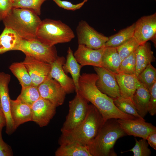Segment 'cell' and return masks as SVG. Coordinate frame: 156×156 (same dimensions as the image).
Masks as SVG:
<instances>
[{
  "label": "cell",
  "mask_w": 156,
  "mask_h": 156,
  "mask_svg": "<svg viewBox=\"0 0 156 156\" xmlns=\"http://www.w3.org/2000/svg\"><path fill=\"white\" fill-rule=\"evenodd\" d=\"M98 78V76L96 74L83 73L79 79V89L77 92L97 109L102 115L104 122L112 118H137L119 110L114 104L113 99L98 89L96 84Z\"/></svg>",
  "instance_id": "cell-1"
},
{
  "label": "cell",
  "mask_w": 156,
  "mask_h": 156,
  "mask_svg": "<svg viewBox=\"0 0 156 156\" xmlns=\"http://www.w3.org/2000/svg\"><path fill=\"white\" fill-rule=\"evenodd\" d=\"M104 123L97 109L92 104L89 105L84 120L72 130L62 133L59 144L75 143L87 146L96 137Z\"/></svg>",
  "instance_id": "cell-2"
},
{
  "label": "cell",
  "mask_w": 156,
  "mask_h": 156,
  "mask_svg": "<svg viewBox=\"0 0 156 156\" xmlns=\"http://www.w3.org/2000/svg\"><path fill=\"white\" fill-rule=\"evenodd\" d=\"M127 135L117 119H110L105 122L96 137L87 146L92 156H116L114 145L118 139Z\"/></svg>",
  "instance_id": "cell-3"
},
{
  "label": "cell",
  "mask_w": 156,
  "mask_h": 156,
  "mask_svg": "<svg viewBox=\"0 0 156 156\" xmlns=\"http://www.w3.org/2000/svg\"><path fill=\"white\" fill-rule=\"evenodd\" d=\"M5 27L16 32L22 39H36V33L42 20L29 9L12 8L2 21Z\"/></svg>",
  "instance_id": "cell-4"
},
{
  "label": "cell",
  "mask_w": 156,
  "mask_h": 156,
  "mask_svg": "<svg viewBox=\"0 0 156 156\" xmlns=\"http://www.w3.org/2000/svg\"><path fill=\"white\" fill-rule=\"evenodd\" d=\"M75 37L68 25L60 20L46 18L42 21L36 33V39L49 46L69 42Z\"/></svg>",
  "instance_id": "cell-5"
},
{
  "label": "cell",
  "mask_w": 156,
  "mask_h": 156,
  "mask_svg": "<svg viewBox=\"0 0 156 156\" xmlns=\"http://www.w3.org/2000/svg\"><path fill=\"white\" fill-rule=\"evenodd\" d=\"M17 50L37 60L51 64L57 57L55 46L47 45L37 39L22 40Z\"/></svg>",
  "instance_id": "cell-6"
},
{
  "label": "cell",
  "mask_w": 156,
  "mask_h": 156,
  "mask_svg": "<svg viewBox=\"0 0 156 156\" xmlns=\"http://www.w3.org/2000/svg\"><path fill=\"white\" fill-rule=\"evenodd\" d=\"M74 98L69 103V111L63 126L62 133L69 131L73 129L85 118L89 105V102L78 92Z\"/></svg>",
  "instance_id": "cell-7"
},
{
  "label": "cell",
  "mask_w": 156,
  "mask_h": 156,
  "mask_svg": "<svg viewBox=\"0 0 156 156\" xmlns=\"http://www.w3.org/2000/svg\"><path fill=\"white\" fill-rule=\"evenodd\" d=\"M76 31L78 45L92 49H98L105 47L108 40V37L97 31L84 20L79 22Z\"/></svg>",
  "instance_id": "cell-8"
},
{
  "label": "cell",
  "mask_w": 156,
  "mask_h": 156,
  "mask_svg": "<svg viewBox=\"0 0 156 156\" xmlns=\"http://www.w3.org/2000/svg\"><path fill=\"white\" fill-rule=\"evenodd\" d=\"M38 87L42 98L49 101L56 107L63 104L66 93L54 79L49 76Z\"/></svg>",
  "instance_id": "cell-9"
},
{
  "label": "cell",
  "mask_w": 156,
  "mask_h": 156,
  "mask_svg": "<svg viewBox=\"0 0 156 156\" xmlns=\"http://www.w3.org/2000/svg\"><path fill=\"white\" fill-rule=\"evenodd\" d=\"M94 67L98 76L96 83L98 89L112 98L120 96L119 88L114 74L103 67Z\"/></svg>",
  "instance_id": "cell-10"
},
{
  "label": "cell",
  "mask_w": 156,
  "mask_h": 156,
  "mask_svg": "<svg viewBox=\"0 0 156 156\" xmlns=\"http://www.w3.org/2000/svg\"><path fill=\"white\" fill-rule=\"evenodd\" d=\"M133 37L140 44L155 39L156 34V13L141 17L135 23Z\"/></svg>",
  "instance_id": "cell-11"
},
{
  "label": "cell",
  "mask_w": 156,
  "mask_h": 156,
  "mask_svg": "<svg viewBox=\"0 0 156 156\" xmlns=\"http://www.w3.org/2000/svg\"><path fill=\"white\" fill-rule=\"evenodd\" d=\"M11 79L9 74L0 72V98L2 111L5 116L6 133L12 134L16 130L12 118L10 107V100L9 93L8 85Z\"/></svg>",
  "instance_id": "cell-12"
},
{
  "label": "cell",
  "mask_w": 156,
  "mask_h": 156,
  "mask_svg": "<svg viewBox=\"0 0 156 156\" xmlns=\"http://www.w3.org/2000/svg\"><path fill=\"white\" fill-rule=\"evenodd\" d=\"M22 62L29 74L33 85L35 86L38 87L49 75L51 69L50 64L28 55H26Z\"/></svg>",
  "instance_id": "cell-13"
},
{
  "label": "cell",
  "mask_w": 156,
  "mask_h": 156,
  "mask_svg": "<svg viewBox=\"0 0 156 156\" xmlns=\"http://www.w3.org/2000/svg\"><path fill=\"white\" fill-rule=\"evenodd\" d=\"M31 107V121L43 127L48 125L55 115L56 107L49 101L40 97Z\"/></svg>",
  "instance_id": "cell-14"
},
{
  "label": "cell",
  "mask_w": 156,
  "mask_h": 156,
  "mask_svg": "<svg viewBox=\"0 0 156 156\" xmlns=\"http://www.w3.org/2000/svg\"><path fill=\"white\" fill-rule=\"evenodd\" d=\"M117 121L127 134L141 138L146 140L152 132L156 131V127L145 120L139 118L134 119H118Z\"/></svg>",
  "instance_id": "cell-15"
},
{
  "label": "cell",
  "mask_w": 156,
  "mask_h": 156,
  "mask_svg": "<svg viewBox=\"0 0 156 156\" xmlns=\"http://www.w3.org/2000/svg\"><path fill=\"white\" fill-rule=\"evenodd\" d=\"M105 47L93 49L85 45H78L74 54L77 62L82 67L90 65L102 67V58Z\"/></svg>",
  "instance_id": "cell-16"
},
{
  "label": "cell",
  "mask_w": 156,
  "mask_h": 156,
  "mask_svg": "<svg viewBox=\"0 0 156 156\" xmlns=\"http://www.w3.org/2000/svg\"><path fill=\"white\" fill-rule=\"evenodd\" d=\"M66 61L63 56H58L51 64V69L49 76L57 81L64 90L66 94L73 92L75 87L72 78L64 72L62 66Z\"/></svg>",
  "instance_id": "cell-17"
},
{
  "label": "cell",
  "mask_w": 156,
  "mask_h": 156,
  "mask_svg": "<svg viewBox=\"0 0 156 156\" xmlns=\"http://www.w3.org/2000/svg\"><path fill=\"white\" fill-rule=\"evenodd\" d=\"M10 112L15 129L20 125L31 121V106L16 99L10 100Z\"/></svg>",
  "instance_id": "cell-18"
},
{
  "label": "cell",
  "mask_w": 156,
  "mask_h": 156,
  "mask_svg": "<svg viewBox=\"0 0 156 156\" xmlns=\"http://www.w3.org/2000/svg\"><path fill=\"white\" fill-rule=\"evenodd\" d=\"M114 75L119 88L120 96L132 100L139 83L136 77L122 73Z\"/></svg>",
  "instance_id": "cell-19"
},
{
  "label": "cell",
  "mask_w": 156,
  "mask_h": 156,
  "mask_svg": "<svg viewBox=\"0 0 156 156\" xmlns=\"http://www.w3.org/2000/svg\"><path fill=\"white\" fill-rule=\"evenodd\" d=\"M136 77L149 64L155 61L151 44L146 42L140 44L135 51Z\"/></svg>",
  "instance_id": "cell-20"
},
{
  "label": "cell",
  "mask_w": 156,
  "mask_h": 156,
  "mask_svg": "<svg viewBox=\"0 0 156 156\" xmlns=\"http://www.w3.org/2000/svg\"><path fill=\"white\" fill-rule=\"evenodd\" d=\"M22 38L10 28L5 27L0 35V54L17 50Z\"/></svg>",
  "instance_id": "cell-21"
},
{
  "label": "cell",
  "mask_w": 156,
  "mask_h": 156,
  "mask_svg": "<svg viewBox=\"0 0 156 156\" xmlns=\"http://www.w3.org/2000/svg\"><path fill=\"white\" fill-rule=\"evenodd\" d=\"M149 90L140 82L132 98L138 114L144 118L148 112Z\"/></svg>",
  "instance_id": "cell-22"
},
{
  "label": "cell",
  "mask_w": 156,
  "mask_h": 156,
  "mask_svg": "<svg viewBox=\"0 0 156 156\" xmlns=\"http://www.w3.org/2000/svg\"><path fill=\"white\" fill-rule=\"evenodd\" d=\"M122 60L116 48L105 47L102 60V67L114 74L119 73Z\"/></svg>",
  "instance_id": "cell-23"
},
{
  "label": "cell",
  "mask_w": 156,
  "mask_h": 156,
  "mask_svg": "<svg viewBox=\"0 0 156 156\" xmlns=\"http://www.w3.org/2000/svg\"><path fill=\"white\" fill-rule=\"evenodd\" d=\"M82 67L76 60L71 49L69 47L67 51L66 60L62 68L66 74L69 73L71 75L75 84L76 92L79 89V80Z\"/></svg>",
  "instance_id": "cell-24"
},
{
  "label": "cell",
  "mask_w": 156,
  "mask_h": 156,
  "mask_svg": "<svg viewBox=\"0 0 156 156\" xmlns=\"http://www.w3.org/2000/svg\"><path fill=\"white\" fill-rule=\"evenodd\" d=\"M56 156H92L87 146L70 143L60 145L55 153Z\"/></svg>",
  "instance_id": "cell-25"
},
{
  "label": "cell",
  "mask_w": 156,
  "mask_h": 156,
  "mask_svg": "<svg viewBox=\"0 0 156 156\" xmlns=\"http://www.w3.org/2000/svg\"><path fill=\"white\" fill-rule=\"evenodd\" d=\"M135 25V23L117 33L108 37L105 47L116 48L133 37Z\"/></svg>",
  "instance_id": "cell-26"
},
{
  "label": "cell",
  "mask_w": 156,
  "mask_h": 156,
  "mask_svg": "<svg viewBox=\"0 0 156 156\" xmlns=\"http://www.w3.org/2000/svg\"><path fill=\"white\" fill-rule=\"evenodd\" d=\"M9 68L17 78L22 88L33 85L30 76L23 62H14L10 65Z\"/></svg>",
  "instance_id": "cell-27"
},
{
  "label": "cell",
  "mask_w": 156,
  "mask_h": 156,
  "mask_svg": "<svg viewBox=\"0 0 156 156\" xmlns=\"http://www.w3.org/2000/svg\"><path fill=\"white\" fill-rule=\"evenodd\" d=\"M113 99L114 104L121 112L133 116L137 118L144 119L138 113L131 99L124 98L121 96Z\"/></svg>",
  "instance_id": "cell-28"
},
{
  "label": "cell",
  "mask_w": 156,
  "mask_h": 156,
  "mask_svg": "<svg viewBox=\"0 0 156 156\" xmlns=\"http://www.w3.org/2000/svg\"><path fill=\"white\" fill-rule=\"evenodd\" d=\"M137 77L139 82L149 90L156 83V69L150 64Z\"/></svg>",
  "instance_id": "cell-29"
},
{
  "label": "cell",
  "mask_w": 156,
  "mask_h": 156,
  "mask_svg": "<svg viewBox=\"0 0 156 156\" xmlns=\"http://www.w3.org/2000/svg\"><path fill=\"white\" fill-rule=\"evenodd\" d=\"M40 97L38 87L32 85L22 88L21 93L16 99L31 106Z\"/></svg>",
  "instance_id": "cell-30"
},
{
  "label": "cell",
  "mask_w": 156,
  "mask_h": 156,
  "mask_svg": "<svg viewBox=\"0 0 156 156\" xmlns=\"http://www.w3.org/2000/svg\"><path fill=\"white\" fill-rule=\"evenodd\" d=\"M48 0H13V8L29 9L39 16L41 14L42 5Z\"/></svg>",
  "instance_id": "cell-31"
},
{
  "label": "cell",
  "mask_w": 156,
  "mask_h": 156,
  "mask_svg": "<svg viewBox=\"0 0 156 156\" xmlns=\"http://www.w3.org/2000/svg\"><path fill=\"white\" fill-rule=\"evenodd\" d=\"M135 51L122 60L119 73L136 76Z\"/></svg>",
  "instance_id": "cell-32"
},
{
  "label": "cell",
  "mask_w": 156,
  "mask_h": 156,
  "mask_svg": "<svg viewBox=\"0 0 156 156\" xmlns=\"http://www.w3.org/2000/svg\"><path fill=\"white\" fill-rule=\"evenodd\" d=\"M140 45V44L133 37L116 47L122 60L135 51Z\"/></svg>",
  "instance_id": "cell-33"
},
{
  "label": "cell",
  "mask_w": 156,
  "mask_h": 156,
  "mask_svg": "<svg viewBox=\"0 0 156 156\" xmlns=\"http://www.w3.org/2000/svg\"><path fill=\"white\" fill-rule=\"evenodd\" d=\"M135 146L129 150L121 152V153L128 151H132L133 156H149L151 153V150L148 148V144L146 140L142 138L139 140L135 139Z\"/></svg>",
  "instance_id": "cell-34"
},
{
  "label": "cell",
  "mask_w": 156,
  "mask_h": 156,
  "mask_svg": "<svg viewBox=\"0 0 156 156\" xmlns=\"http://www.w3.org/2000/svg\"><path fill=\"white\" fill-rule=\"evenodd\" d=\"M55 3L60 7L65 10L75 11L80 9L88 0H83L81 3L74 4L66 1L62 0H53Z\"/></svg>",
  "instance_id": "cell-35"
},
{
  "label": "cell",
  "mask_w": 156,
  "mask_h": 156,
  "mask_svg": "<svg viewBox=\"0 0 156 156\" xmlns=\"http://www.w3.org/2000/svg\"><path fill=\"white\" fill-rule=\"evenodd\" d=\"M149 98L148 104V112L152 116L156 114V83L149 90Z\"/></svg>",
  "instance_id": "cell-36"
},
{
  "label": "cell",
  "mask_w": 156,
  "mask_h": 156,
  "mask_svg": "<svg viewBox=\"0 0 156 156\" xmlns=\"http://www.w3.org/2000/svg\"><path fill=\"white\" fill-rule=\"evenodd\" d=\"M13 0H0V21H2L13 8Z\"/></svg>",
  "instance_id": "cell-37"
},
{
  "label": "cell",
  "mask_w": 156,
  "mask_h": 156,
  "mask_svg": "<svg viewBox=\"0 0 156 156\" xmlns=\"http://www.w3.org/2000/svg\"><path fill=\"white\" fill-rule=\"evenodd\" d=\"M2 127L0 128V156H11L13 155L11 147L3 140L2 136Z\"/></svg>",
  "instance_id": "cell-38"
},
{
  "label": "cell",
  "mask_w": 156,
  "mask_h": 156,
  "mask_svg": "<svg viewBox=\"0 0 156 156\" xmlns=\"http://www.w3.org/2000/svg\"><path fill=\"white\" fill-rule=\"evenodd\" d=\"M146 140L148 144L154 149L156 150V131H153L148 135Z\"/></svg>",
  "instance_id": "cell-39"
},
{
  "label": "cell",
  "mask_w": 156,
  "mask_h": 156,
  "mask_svg": "<svg viewBox=\"0 0 156 156\" xmlns=\"http://www.w3.org/2000/svg\"><path fill=\"white\" fill-rule=\"evenodd\" d=\"M6 122L5 115L2 111L0 110V128L6 125Z\"/></svg>",
  "instance_id": "cell-40"
},
{
  "label": "cell",
  "mask_w": 156,
  "mask_h": 156,
  "mask_svg": "<svg viewBox=\"0 0 156 156\" xmlns=\"http://www.w3.org/2000/svg\"><path fill=\"white\" fill-rule=\"evenodd\" d=\"M0 110L2 111L0 98Z\"/></svg>",
  "instance_id": "cell-41"
},
{
  "label": "cell",
  "mask_w": 156,
  "mask_h": 156,
  "mask_svg": "<svg viewBox=\"0 0 156 156\" xmlns=\"http://www.w3.org/2000/svg\"></svg>",
  "instance_id": "cell-42"
}]
</instances>
